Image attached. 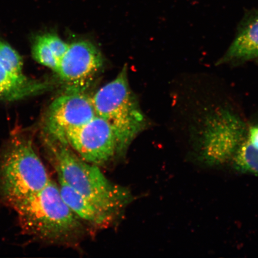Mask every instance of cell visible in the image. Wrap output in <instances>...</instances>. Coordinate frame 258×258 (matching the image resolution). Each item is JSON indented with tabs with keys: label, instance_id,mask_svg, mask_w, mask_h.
I'll use <instances>...</instances> for the list:
<instances>
[{
	"label": "cell",
	"instance_id": "cell-1",
	"mask_svg": "<svg viewBox=\"0 0 258 258\" xmlns=\"http://www.w3.org/2000/svg\"><path fill=\"white\" fill-rule=\"evenodd\" d=\"M24 234L44 244H73L82 234L81 219L67 206L53 180L14 207Z\"/></svg>",
	"mask_w": 258,
	"mask_h": 258
},
{
	"label": "cell",
	"instance_id": "cell-2",
	"mask_svg": "<svg viewBox=\"0 0 258 258\" xmlns=\"http://www.w3.org/2000/svg\"><path fill=\"white\" fill-rule=\"evenodd\" d=\"M44 141L57 176L105 214L112 218L130 202L128 190L111 182L98 166L83 160L69 144Z\"/></svg>",
	"mask_w": 258,
	"mask_h": 258
},
{
	"label": "cell",
	"instance_id": "cell-3",
	"mask_svg": "<svg viewBox=\"0 0 258 258\" xmlns=\"http://www.w3.org/2000/svg\"><path fill=\"white\" fill-rule=\"evenodd\" d=\"M31 138L15 136L0 149V201L13 208L50 181Z\"/></svg>",
	"mask_w": 258,
	"mask_h": 258
},
{
	"label": "cell",
	"instance_id": "cell-4",
	"mask_svg": "<svg viewBox=\"0 0 258 258\" xmlns=\"http://www.w3.org/2000/svg\"><path fill=\"white\" fill-rule=\"evenodd\" d=\"M97 115L108 122L124 151L144 128V116L129 86L126 67L91 97Z\"/></svg>",
	"mask_w": 258,
	"mask_h": 258
},
{
	"label": "cell",
	"instance_id": "cell-5",
	"mask_svg": "<svg viewBox=\"0 0 258 258\" xmlns=\"http://www.w3.org/2000/svg\"><path fill=\"white\" fill-rule=\"evenodd\" d=\"M201 141L203 159L211 164L233 165L247 140L248 127L228 109L217 108L206 116Z\"/></svg>",
	"mask_w": 258,
	"mask_h": 258
},
{
	"label": "cell",
	"instance_id": "cell-6",
	"mask_svg": "<svg viewBox=\"0 0 258 258\" xmlns=\"http://www.w3.org/2000/svg\"><path fill=\"white\" fill-rule=\"evenodd\" d=\"M66 141L83 160L97 166L108 162L121 151L111 125L98 115L86 124L68 131Z\"/></svg>",
	"mask_w": 258,
	"mask_h": 258
},
{
	"label": "cell",
	"instance_id": "cell-7",
	"mask_svg": "<svg viewBox=\"0 0 258 258\" xmlns=\"http://www.w3.org/2000/svg\"><path fill=\"white\" fill-rule=\"evenodd\" d=\"M96 115L91 97L79 91L58 97L44 118V140L67 143L68 131L86 124Z\"/></svg>",
	"mask_w": 258,
	"mask_h": 258
},
{
	"label": "cell",
	"instance_id": "cell-8",
	"mask_svg": "<svg viewBox=\"0 0 258 258\" xmlns=\"http://www.w3.org/2000/svg\"><path fill=\"white\" fill-rule=\"evenodd\" d=\"M102 64V54L95 45L88 41H77L70 44L56 73L76 89L89 82Z\"/></svg>",
	"mask_w": 258,
	"mask_h": 258
},
{
	"label": "cell",
	"instance_id": "cell-9",
	"mask_svg": "<svg viewBox=\"0 0 258 258\" xmlns=\"http://www.w3.org/2000/svg\"><path fill=\"white\" fill-rule=\"evenodd\" d=\"M258 60V12L250 15L240 24L236 35L218 64Z\"/></svg>",
	"mask_w": 258,
	"mask_h": 258
},
{
	"label": "cell",
	"instance_id": "cell-10",
	"mask_svg": "<svg viewBox=\"0 0 258 258\" xmlns=\"http://www.w3.org/2000/svg\"><path fill=\"white\" fill-rule=\"evenodd\" d=\"M59 187L61 196L71 210L81 219L92 224L104 225L110 221L111 217L89 201L59 176Z\"/></svg>",
	"mask_w": 258,
	"mask_h": 258
},
{
	"label": "cell",
	"instance_id": "cell-11",
	"mask_svg": "<svg viewBox=\"0 0 258 258\" xmlns=\"http://www.w3.org/2000/svg\"><path fill=\"white\" fill-rule=\"evenodd\" d=\"M47 85L28 79L27 77L13 75L0 64V101H13L43 91Z\"/></svg>",
	"mask_w": 258,
	"mask_h": 258
},
{
	"label": "cell",
	"instance_id": "cell-12",
	"mask_svg": "<svg viewBox=\"0 0 258 258\" xmlns=\"http://www.w3.org/2000/svg\"><path fill=\"white\" fill-rule=\"evenodd\" d=\"M32 56L39 63L57 72L59 62L48 44L43 35L35 38L32 47Z\"/></svg>",
	"mask_w": 258,
	"mask_h": 258
},
{
	"label": "cell",
	"instance_id": "cell-13",
	"mask_svg": "<svg viewBox=\"0 0 258 258\" xmlns=\"http://www.w3.org/2000/svg\"><path fill=\"white\" fill-rule=\"evenodd\" d=\"M0 64L10 73L23 77V60L17 51L11 45L0 40Z\"/></svg>",
	"mask_w": 258,
	"mask_h": 258
},
{
	"label": "cell",
	"instance_id": "cell-14",
	"mask_svg": "<svg viewBox=\"0 0 258 258\" xmlns=\"http://www.w3.org/2000/svg\"><path fill=\"white\" fill-rule=\"evenodd\" d=\"M44 36L60 63L61 60L69 49L70 44L54 33H46L44 34Z\"/></svg>",
	"mask_w": 258,
	"mask_h": 258
},
{
	"label": "cell",
	"instance_id": "cell-15",
	"mask_svg": "<svg viewBox=\"0 0 258 258\" xmlns=\"http://www.w3.org/2000/svg\"><path fill=\"white\" fill-rule=\"evenodd\" d=\"M247 137L249 143L258 149V124L248 127Z\"/></svg>",
	"mask_w": 258,
	"mask_h": 258
}]
</instances>
